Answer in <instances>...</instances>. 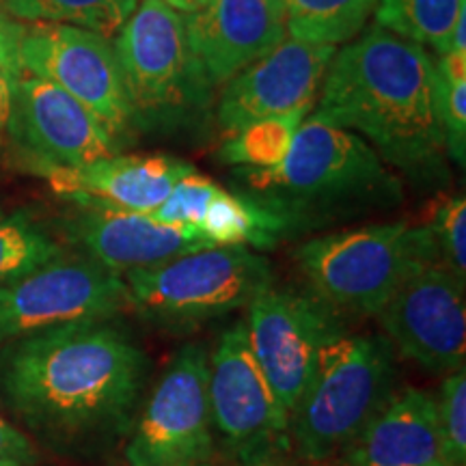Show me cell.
<instances>
[{
	"label": "cell",
	"mask_w": 466,
	"mask_h": 466,
	"mask_svg": "<svg viewBox=\"0 0 466 466\" xmlns=\"http://www.w3.org/2000/svg\"><path fill=\"white\" fill-rule=\"evenodd\" d=\"M113 48L134 130L184 132L206 119L214 89L177 11L162 0H141L115 33Z\"/></svg>",
	"instance_id": "cell-6"
},
{
	"label": "cell",
	"mask_w": 466,
	"mask_h": 466,
	"mask_svg": "<svg viewBox=\"0 0 466 466\" xmlns=\"http://www.w3.org/2000/svg\"><path fill=\"white\" fill-rule=\"evenodd\" d=\"M436 466H450L447 462H442V464H436Z\"/></svg>",
	"instance_id": "cell-34"
},
{
	"label": "cell",
	"mask_w": 466,
	"mask_h": 466,
	"mask_svg": "<svg viewBox=\"0 0 466 466\" xmlns=\"http://www.w3.org/2000/svg\"><path fill=\"white\" fill-rule=\"evenodd\" d=\"M214 436L236 466L281 464L291 453L289 412L250 350L244 319L223 330L208 357Z\"/></svg>",
	"instance_id": "cell-9"
},
{
	"label": "cell",
	"mask_w": 466,
	"mask_h": 466,
	"mask_svg": "<svg viewBox=\"0 0 466 466\" xmlns=\"http://www.w3.org/2000/svg\"><path fill=\"white\" fill-rule=\"evenodd\" d=\"M395 350L382 335L337 330L289 415L291 451L300 462L326 464L380 410L395 391Z\"/></svg>",
	"instance_id": "cell-4"
},
{
	"label": "cell",
	"mask_w": 466,
	"mask_h": 466,
	"mask_svg": "<svg viewBox=\"0 0 466 466\" xmlns=\"http://www.w3.org/2000/svg\"><path fill=\"white\" fill-rule=\"evenodd\" d=\"M436 412L450 466H466V370L445 374L436 395Z\"/></svg>",
	"instance_id": "cell-28"
},
{
	"label": "cell",
	"mask_w": 466,
	"mask_h": 466,
	"mask_svg": "<svg viewBox=\"0 0 466 466\" xmlns=\"http://www.w3.org/2000/svg\"><path fill=\"white\" fill-rule=\"evenodd\" d=\"M240 195L272 212L285 236L387 212L404 201V184L357 132L307 115L277 167L233 168Z\"/></svg>",
	"instance_id": "cell-3"
},
{
	"label": "cell",
	"mask_w": 466,
	"mask_h": 466,
	"mask_svg": "<svg viewBox=\"0 0 466 466\" xmlns=\"http://www.w3.org/2000/svg\"><path fill=\"white\" fill-rule=\"evenodd\" d=\"M149 357L126 326L91 319L0 348V393L28 428L52 442L102 447L132 432Z\"/></svg>",
	"instance_id": "cell-1"
},
{
	"label": "cell",
	"mask_w": 466,
	"mask_h": 466,
	"mask_svg": "<svg viewBox=\"0 0 466 466\" xmlns=\"http://www.w3.org/2000/svg\"><path fill=\"white\" fill-rule=\"evenodd\" d=\"M130 311L165 333L184 335L247 309L275 285L272 266L248 247L175 255L124 275Z\"/></svg>",
	"instance_id": "cell-7"
},
{
	"label": "cell",
	"mask_w": 466,
	"mask_h": 466,
	"mask_svg": "<svg viewBox=\"0 0 466 466\" xmlns=\"http://www.w3.org/2000/svg\"><path fill=\"white\" fill-rule=\"evenodd\" d=\"M197 168L168 156H113L83 167L44 173L50 188L78 208L149 214L171 195L175 184Z\"/></svg>",
	"instance_id": "cell-18"
},
{
	"label": "cell",
	"mask_w": 466,
	"mask_h": 466,
	"mask_svg": "<svg viewBox=\"0 0 466 466\" xmlns=\"http://www.w3.org/2000/svg\"><path fill=\"white\" fill-rule=\"evenodd\" d=\"M466 0H378L376 25L445 55Z\"/></svg>",
	"instance_id": "cell-22"
},
{
	"label": "cell",
	"mask_w": 466,
	"mask_h": 466,
	"mask_svg": "<svg viewBox=\"0 0 466 466\" xmlns=\"http://www.w3.org/2000/svg\"><path fill=\"white\" fill-rule=\"evenodd\" d=\"M288 37L305 44L339 46L365 31L378 0H283Z\"/></svg>",
	"instance_id": "cell-21"
},
{
	"label": "cell",
	"mask_w": 466,
	"mask_h": 466,
	"mask_svg": "<svg viewBox=\"0 0 466 466\" xmlns=\"http://www.w3.org/2000/svg\"><path fill=\"white\" fill-rule=\"evenodd\" d=\"M294 261L311 296L337 318H376L417 268L441 258L428 227L395 220L311 238Z\"/></svg>",
	"instance_id": "cell-5"
},
{
	"label": "cell",
	"mask_w": 466,
	"mask_h": 466,
	"mask_svg": "<svg viewBox=\"0 0 466 466\" xmlns=\"http://www.w3.org/2000/svg\"><path fill=\"white\" fill-rule=\"evenodd\" d=\"M436 106L445 134L447 158L464 168L466 162V52L434 55Z\"/></svg>",
	"instance_id": "cell-26"
},
{
	"label": "cell",
	"mask_w": 466,
	"mask_h": 466,
	"mask_svg": "<svg viewBox=\"0 0 466 466\" xmlns=\"http://www.w3.org/2000/svg\"><path fill=\"white\" fill-rule=\"evenodd\" d=\"M335 50V46L285 37L223 86L214 115L220 130L231 137L255 121L313 108Z\"/></svg>",
	"instance_id": "cell-15"
},
{
	"label": "cell",
	"mask_w": 466,
	"mask_h": 466,
	"mask_svg": "<svg viewBox=\"0 0 466 466\" xmlns=\"http://www.w3.org/2000/svg\"><path fill=\"white\" fill-rule=\"evenodd\" d=\"M309 113L311 108H299L288 115L270 116V119L255 121V124L242 127L240 132L227 137L225 143L220 145V162L229 167L248 168L277 167L289 154L296 130Z\"/></svg>",
	"instance_id": "cell-24"
},
{
	"label": "cell",
	"mask_w": 466,
	"mask_h": 466,
	"mask_svg": "<svg viewBox=\"0 0 466 466\" xmlns=\"http://www.w3.org/2000/svg\"><path fill=\"white\" fill-rule=\"evenodd\" d=\"M199 231L214 247L272 248L285 238V227L275 214L227 188H220L208 203Z\"/></svg>",
	"instance_id": "cell-20"
},
{
	"label": "cell",
	"mask_w": 466,
	"mask_h": 466,
	"mask_svg": "<svg viewBox=\"0 0 466 466\" xmlns=\"http://www.w3.org/2000/svg\"><path fill=\"white\" fill-rule=\"evenodd\" d=\"M423 225L432 233L442 264L466 281V201L462 192L436 197L428 223Z\"/></svg>",
	"instance_id": "cell-27"
},
{
	"label": "cell",
	"mask_w": 466,
	"mask_h": 466,
	"mask_svg": "<svg viewBox=\"0 0 466 466\" xmlns=\"http://www.w3.org/2000/svg\"><path fill=\"white\" fill-rule=\"evenodd\" d=\"M376 318L400 357L439 376L464 367V281L442 261L417 268Z\"/></svg>",
	"instance_id": "cell-13"
},
{
	"label": "cell",
	"mask_w": 466,
	"mask_h": 466,
	"mask_svg": "<svg viewBox=\"0 0 466 466\" xmlns=\"http://www.w3.org/2000/svg\"><path fill=\"white\" fill-rule=\"evenodd\" d=\"M37 460L35 442L0 417V466H33Z\"/></svg>",
	"instance_id": "cell-30"
},
{
	"label": "cell",
	"mask_w": 466,
	"mask_h": 466,
	"mask_svg": "<svg viewBox=\"0 0 466 466\" xmlns=\"http://www.w3.org/2000/svg\"><path fill=\"white\" fill-rule=\"evenodd\" d=\"M66 231L83 255L119 277L175 255L214 247L199 229L162 223L141 212L78 208Z\"/></svg>",
	"instance_id": "cell-17"
},
{
	"label": "cell",
	"mask_w": 466,
	"mask_h": 466,
	"mask_svg": "<svg viewBox=\"0 0 466 466\" xmlns=\"http://www.w3.org/2000/svg\"><path fill=\"white\" fill-rule=\"evenodd\" d=\"M63 250L28 214L0 209V285L48 264Z\"/></svg>",
	"instance_id": "cell-25"
},
{
	"label": "cell",
	"mask_w": 466,
	"mask_h": 466,
	"mask_svg": "<svg viewBox=\"0 0 466 466\" xmlns=\"http://www.w3.org/2000/svg\"><path fill=\"white\" fill-rule=\"evenodd\" d=\"M0 66H20L91 110L126 145L134 130L124 76L110 37L55 22L0 15Z\"/></svg>",
	"instance_id": "cell-8"
},
{
	"label": "cell",
	"mask_w": 466,
	"mask_h": 466,
	"mask_svg": "<svg viewBox=\"0 0 466 466\" xmlns=\"http://www.w3.org/2000/svg\"><path fill=\"white\" fill-rule=\"evenodd\" d=\"M208 357L201 343H188L171 359L132 425L127 466H201L214 458Z\"/></svg>",
	"instance_id": "cell-12"
},
{
	"label": "cell",
	"mask_w": 466,
	"mask_h": 466,
	"mask_svg": "<svg viewBox=\"0 0 466 466\" xmlns=\"http://www.w3.org/2000/svg\"><path fill=\"white\" fill-rule=\"evenodd\" d=\"M184 26L212 89L225 86L288 37L283 0H208L184 17Z\"/></svg>",
	"instance_id": "cell-16"
},
{
	"label": "cell",
	"mask_w": 466,
	"mask_h": 466,
	"mask_svg": "<svg viewBox=\"0 0 466 466\" xmlns=\"http://www.w3.org/2000/svg\"><path fill=\"white\" fill-rule=\"evenodd\" d=\"M138 0H0L20 22H55L110 37L124 26Z\"/></svg>",
	"instance_id": "cell-23"
},
{
	"label": "cell",
	"mask_w": 466,
	"mask_h": 466,
	"mask_svg": "<svg viewBox=\"0 0 466 466\" xmlns=\"http://www.w3.org/2000/svg\"><path fill=\"white\" fill-rule=\"evenodd\" d=\"M319 89L316 113L363 137L415 188L450 184L432 52L374 25L335 50Z\"/></svg>",
	"instance_id": "cell-2"
},
{
	"label": "cell",
	"mask_w": 466,
	"mask_h": 466,
	"mask_svg": "<svg viewBox=\"0 0 466 466\" xmlns=\"http://www.w3.org/2000/svg\"><path fill=\"white\" fill-rule=\"evenodd\" d=\"M442 462L447 460L436 398L417 387L395 389L339 453L341 466H436Z\"/></svg>",
	"instance_id": "cell-19"
},
{
	"label": "cell",
	"mask_w": 466,
	"mask_h": 466,
	"mask_svg": "<svg viewBox=\"0 0 466 466\" xmlns=\"http://www.w3.org/2000/svg\"><path fill=\"white\" fill-rule=\"evenodd\" d=\"M223 188V186L214 182V179L203 177L199 173H190L179 179L167 197V201L154 212L151 217L162 220V223H171L179 227H190V229H199V223L206 214L208 203L212 197Z\"/></svg>",
	"instance_id": "cell-29"
},
{
	"label": "cell",
	"mask_w": 466,
	"mask_h": 466,
	"mask_svg": "<svg viewBox=\"0 0 466 466\" xmlns=\"http://www.w3.org/2000/svg\"><path fill=\"white\" fill-rule=\"evenodd\" d=\"M162 3H167L177 14H195V11L206 7L208 0H162Z\"/></svg>",
	"instance_id": "cell-32"
},
{
	"label": "cell",
	"mask_w": 466,
	"mask_h": 466,
	"mask_svg": "<svg viewBox=\"0 0 466 466\" xmlns=\"http://www.w3.org/2000/svg\"><path fill=\"white\" fill-rule=\"evenodd\" d=\"M201 466H214L212 462H208V464H201ZM272 466H324V464H311V462H300V464H285V462H281V464H272Z\"/></svg>",
	"instance_id": "cell-33"
},
{
	"label": "cell",
	"mask_w": 466,
	"mask_h": 466,
	"mask_svg": "<svg viewBox=\"0 0 466 466\" xmlns=\"http://www.w3.org/2000/svg\"><path fill=\"white\" fill-rule=\"evenodd\" d=\"M247 309L244 324L255 360L291 415L305 391L319 348L341 330L339 318L316 296L275 285L261 291Z\"/></svg>",
	"instance_id": "cell-14"
},
{
	"label": "cell",
	"mask_w": 466,
	"mask_h": 466,
	"mask_svg": "<svg viewBox=\"0 0 466 466\" xmlns=\"http://www.w3.org/2000/svg\"><path fill=\"white\" fill-rule=\"evenodd\" d=\"M3 67L11 89L5 132L28 171L44 175L121 154L124 143L69 93L20 66Z\"/></svg>",
	"instance_id": "cell-11"
},
{
	"label": "cell",
	"mask_w": 466,
	"mask_h": 466,
	"mask_svg": "<svg viewBox=\"0 0 466 466\" xmlns=\"http://www.w3.org/2000/svg\"><path fill=\"white\" fill-rule=\"evenodd\" d=\"M130 311L124 277L83 253L56 255L0 285V348L56 326L113 319Z\"/></svg>",
	"instance_id": "cell-10"
},
{
	"label": "cell",
	"mask_w": 466,
	"mask_h": 466,
	"mask_svg": "<svg viewBox=\"0 0 466 466\" xmlns=\"http://www.w3.org/2000/svg\"><path fill=\"white\" fill-rule=\"evenodd\" d=\"M11 113V89H9V78L5 74V67L0 66V137L7 130V121Z\"/></svg>",
	"instance_id": "cell-31"
}]
</instances>
